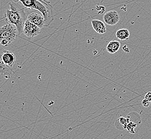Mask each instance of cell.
Instances as JSON below:
<instances>
[{
    "label": "cell",
    "mask_w": 151,
    "mask_h": 139,
    "mask_svg": "<svg viewBox=\"0 0 151 139\" xmlns=\"http://www.w3.org/2000/svg\"><path fill=\"white\" fill-rule=\"evenodd\" d=\"M9 8L6 9L4 14V18L7 23L12 24L17 29L18 34L23 33L24 26L27 17L22 6L18 2H11L9 3Z\"/></svg>",
    "instance_id": "cell-1"
},
{
    "label": "cell",
    "mask_w": 151,
    "mask_h": 139,
    "mask_svg": "<svg viewBox=\"0 0 151 139\" xmlns=\"http://www.w3.org/2000/svg\"><path fill=\"white\" fill-rule=\"evenodd\" d=\"M14 2H20L26 8L35 9L40 12L44 16L46 25L52 21V7L46 0H12Z\"/></svg>",
    "instance_id": "cell-2"
},
{
    "label": "cell",
    "mask_w": 151,
    "mask_h": 139,
    "mask_svg": "<svg viewBox=\"0 0 151 139\" xmlns=\"http://www.w3.org/2000/svg\"><path fill=\"white\" fill-rule=\"evenodd\" d=\"M17 34H18L17 29L16 26L13 24L7 23L1 27V40L6 39L11 44L15 40Z\"/></svg>",
    "instance_id": "cell-3"
},
{
    "label": "cell",
    "mask_w": 151,
    "mask_h": 139,
    "mask_svg": "<svg viewBox=\"0 0 151 139\" xmlns=\"http://www.w3.org/2000/svg\"><path fill=\"white\" fill-rule=\"evenodd\" d=\"M23 33L28 38H35L40 34L41 29L27 19L24 26Z\"/></svg>",
    "instance_id": "cell-4"
},
{
    "label": "cell",
    "mask_w": 151,
    "mask_h": 139,
    "mask_svg": "<svg viewBox=\"0 0 151 139\" xmlns=\"http://www.w3.org/2000/svg\"><path fill=\"white\" fill-rule=\"evenodd\" d=\"M103 19L105 23L108 25L114 26L119 22L120 16L116 11H109L105 13L103 16Z\"/></svg>",
    "instance_id": "cell-5"
},
{
    "label": "cell",
    "mask_w": 151,
    "mask_h": 139,
    "mask_svg": "<svg viewBox=\"0 0 151 139\" xmlns=\"http://www.w3.org/2000/svg\"><path fill=\"white\" fill-rule=\"evenodd\" d=\"M27 20H29L32 23L35 24L40 29L46 26V21L44 16L37 13L33 12L27 16Z\"/></svg>",
    "instance_id": "cell-6"
},
{
    "label": "cell",
    "mask_w": 151,
    "mask_h": 139,
    "mask_svg": "<svg viewBox=\"0 0 151 139\" xmlns=\"http://www.w3.org/2000/svg\"><path fill=\"white\" fill-rule=\"evenodd\" d=\"M1 62L6 67H13L16 62L14 54L9 51H4L1 56Z\"/></svg>",
    "instance_id": "cell-7"
},
{
    "label": "cell",
    "mask_w": 151,
    "mask_h": 139,
    "mask_svg": "<svg viewBox=\"0 0 151 139\" xmlns=\"http://www.w3.org/2000/svg\"><path fill=\"white\" fill-rule=\"evenodd\" d=\"M91 24L94 30L98 34H103L106 32V26L105 23L101 20L93 19L91 20Z\"/></svg>",
    "instance_id": "cell-8"
},
{
    "label": "cell",
    "mask_w": 151,
    "mask_h": 139,
    "mask_svg": "<svg viewBox=\"0 0 151 139\" xmlns=\"http://www.w3.org/2000/svg\"><path fill=\"white\" fill-rule=\"evenodd\" d=\"M121 47V43L119 41L112 40L110 41L106 47V50L109 54H115L119 51Z\"/></svg>",
    "instance_id": "cell-9"
},
{
    "label": "cell",
    "mask_w": 151,
    "mask_h": 139,
    "mask_svg": "<svg viewBox=\"0 0 151 139\" xmlns=\"http://www.w3.org/2000/svg\"><path fill=\"white\" fill-rule=\"evenodd\" d=\"M116 37L120 40H127L130 38V32L125 29H119L116 32Z\"/></svg>",
    "instance_id": "cell-10"
},
{
    "label": "cell",
    "mask_w": 151,
    "mask_h": 139,
    "mask_svg": "<svg viewBox=\"0 0 151 139\" xmlns=\"http://www.w3.org/2000/svg\"><path fill=\"white\" fill-rule=\"evenodd\" d=\"M137 124L134 122H129L127 125L126 129H127L128 132L131 133H134V128H136Z\"/></svg>",
    "instance_id": "cell-11"
},
{
    "label": "cell",
    "mask_w": 151,
    "mask_h": 139,
    "mask_svg": "<svg viewBox=\"0 0 151 139\" xmlns=\"http://www.w3.org/2000/svg\"><path fill=\"white\" fill-rule=\"evenodd\" d=\"M96 10L98 11V13L100 14H103L106 10V8H105L104 6H96Z\"/></svg>",
    "instance_id": "cell-12"
},
{
    "label": "cell",
    "mask_w": 151,
    "mask_h": 139,
    "mask_svg": "<svg viewBox=\"0 0 151 139\" xmlns=\"http://www.w3.org/2000/svg\"><path fill=\"white\" fill-rule=\"evenodd\" d=\"M142 105L143 107H149L151 105V102L147 100V99H145L142 101Z\"/></svg>",
    "instance_id": "cell-13"
},
{
    "label": "cell",
    "mask_w": 151,
    "mask_h": 139,
    "mask_svg": "<svg viewBox=\"0 0 151 139\" xmlns=\"http://www.w3.org/2000/svg\"><path fill=\"white\" fill-rule=\"evenodd\" d=\"M1 44L2 46L7 47L9 46V44H10V43L7 40L2 39V40H1Z\"/></svg>",
    "instance_id": "cell-14"
},
{
    "label": "cell",
    "mask_w": 151,
    "mask_h": 139,
    "mask_svg": "<svg viewBox=\"0 0 151 139\" xmlns=\"http://www.w3.org/2000/svg\"><path fill=\"white\" fill-rule=\"evenodd\" d=\"M145 99H147L148 101L151 102V92H149L146 94L145 96Z\"/></svg>",
    "instance_id": "cell-15"
},
{
    "label": "cell",
    "mask_w": 151,
    "mask_h": 139,
    "mask_svg": "<svg viewBox=\"0 0 151 139\" xmlns=\"http://www.w3.org/2000/svg\"><path fill=\"white\" fill-rule=\"evenodd\" d=\"M122 49H123V50L125 53H127V54H128V53H129V52H130V50H129V48H128V46H127V45H124V46L123 47Z\"/></svg>",
    "instance_id": "cell-16"
}]
</instances>
